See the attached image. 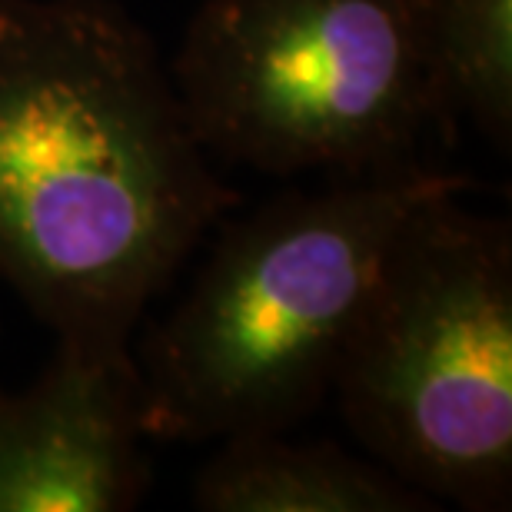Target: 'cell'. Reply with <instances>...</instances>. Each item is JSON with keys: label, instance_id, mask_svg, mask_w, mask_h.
Here are the masks:
<instances>
[{"label": "cell", "instance_id": "obj_2", "mask_svg": "<svg viewBox=\"0 0 512 512\" xmlns=\"http://www.w3.org/2000/svg\"><path fill=\"white\" fill-rule=\"evenodd\" d=\"M463 190L459 173L399 163L320 193H283L230 227L133 360L147 439L283 433L310 416L406 217Z\"/></svg>", "mask_w": 512, "mask_h": 512}, {"label": "cell", "instance_id": "obj_4", "mask_svg": "<svg viewBox=\"0 0 512 512\" xmlns=\"http://www.w3.org/2000/svg\"><path fill=\"white\" fill-rule=\"evenodd\" d=\"M170 80L203 153L276 177L399 167L436 127L426 0H203Z\"/></svg>", "mask_w": 512, "mask_h": 512}, {"label": "cell", "instance_id": "obj_7", "mask_svg": "<svg viewBox=\"0 0 512 512\" xmlns=\"http://www.w3.org/2000/svg\"><path fill=\"white\" fill-rule=\"evenodd\" d=\"M436 127L459 117L499 150L512 137V0H426Z\"/></svg>", "mask_w": 512, "mask_h": 512}, {"label": "cell", "instance_id": "obj_5", "mask_svg": "<svg viewBox=\"0 0 512 512\" xmlns=\"http://www.w3.org/2000/svg\"><path fill=\"white\" fill-rule=\"evenodd\" d=\"M127 350L57 343L24 393H0V512H124L150 483Z\"/></svg>", "mask_w": 512, "mask_h": 512}, {"label": "cell", "instance_id": "obj_1", "mask_svg": "<svg viewBox=\"0 0 512 512\" xmlns=\"http://www.w3.org/2000/svg\"><path fill=\"white\" fill-rule=\"evenodd\" d=\"M237 200L124 7L0 0V276L57 343L127 350Z\"/></svg>", "mask_w": 512, "mask_h": 512}, {"label": "cell", "instance_id": "obj_3", "mask_svg": "<svg viewBox=\"0 0 512 512\" xmlns=\"http://www.w3.org/2000/svg\"><path fill=\"white\" fill-rule=\"evenodd\" d=\"M439 193L389 247L333 389L356 439L463 509L512 493V227Z\"/></svg>", "mask_w": 512, "mask_h": 512}, {"label": "cell", "instance_id": "obj_6", "mask_svg": "<svg viewBox=\"0 0 512 512\" xmlns=\"http://www.w3.org/2000/svg\"><path fill=\"white\" fill-rule=\"evenodd\" d=\"M200 469L193 506L203 512H429L433 496L383 463H366L333 443L293 446L280 433L220 439Z\"/></svg>", "mask_w": 512, "mask_h": 512}]
</instances>
